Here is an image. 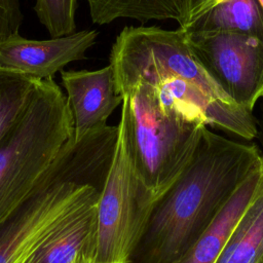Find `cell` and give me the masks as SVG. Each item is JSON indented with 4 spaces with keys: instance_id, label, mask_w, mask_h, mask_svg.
<instances>
[{
    "instance_id": "obj_14",
    "label": "cell",
    "mask_w": 263,
    "mask_h": 263,
    "mask_svg": "<svg viewBox=\"0 0 263 263\" xmlns=\"http://www.w3.org/2000/svg\"><path fill=\"white\" fill-rule=\"evenodd\" d=\"M231 31L263 42V7L258 0H225L186 31Z\"/></svg>"
},
{
    "instance_id": "obj_1",
    "label": "cell",
    "mask_w": 263,
    "mask_h": 263,
    "mask_svg": "<svg viewBox=\"0 0 263 263\" xmlns=\"http://www.w3.org/2000/svg\"><path fill=\"white\" fill-rule=\"evenodd\" d=\"M109 65L116 93L151 85L166 114L203 122L245 140L257 137V119L237 105L192 51L185 30L126 26L112 44Z\"/></svg>"
},
{
    "instance_id": "obj_12",
    "label": "cell",
    "mask_w": 263,
    "mask_h": 263,
    "mask_svg": "<svg viewBox=\"0 0 263 263\" xmlns=\"http://www.w3.org/2000/svg\"><path fill=\"white\" fill-rule=\"evenodd\" d=\"M92 23L106 25L121 17L144 24L172 20L185 28L187 0H86Z\"/></svg>"
},
{
    "instance_id": "obj_7",
    "label": "cell",
    "mask_w": 263,
    "mask_h": 263,
    "mask_svg": "<svg viewBox=\"0 0 263 263\" xmlns=\"http://www.w3.org/2000/svg\"><path fill=\"white\" fill-rule=\"evenodd\" d=\"M188 43L224 91L253 113L263 98V42L231 31H186Z\"/></svg>"
},
{
    "instance_id": "obj_19",
    "label": "cell",
    "mask_w": 263,
    "mask_h": 263,
    "mask_svg": "<svg viewBox=\"0 0 263 263\" xmlns=\"http://www.w3.org/2000/svg\"><path fill=\"white\" fill-rule=\"evenodd\" d=\"M263 147V109L261 111V117L259 121H257V137Z\"/></svg>"
},
{
    "instance_id": "obj_13",
    "label": "cell",
    "mask_w": 263,
    "mask_h": 263,
    "mask_svg": "<svg viewBox=\"0 0 263 263\" xmlns=\"http://www.w3.org/2000/svg\"><path fill=\"white\" fill-rule=\"evenodd\" d=\"M216 263H263V173Z\"/></svg>"
},
{
    "instance_id": "obj_16",
    "label": "cell",
    "mask_w": 263,
    "mask_h": 263,
    "mask_svg": "<svg viewBox=\"0 0 263 263\" xmlns=\"http://www.w3.org/2000/svg\"><path fill=\"white\" fill-rule=\"evenodd\" d=\"M77 0H36L35 13L51 38L75 33Z\"/></svg>"
},
{
    "instance_id": "obj_9",
    "label": "cell",
    "mask_w": 263,
    "mask_h": 263,
    "mask_svg": "<svg viewBox=\"0 0 263 263\" xmlns=\"http://www.w3.org/2000/svg\"><path fill=\"white\" fill-rule=\"evenodd\" d=\"M62 82L74 120V136L107 124L113 111L123 103L115 91V78L110 65L99 70L62 71Z\"/></svg>"
},
{
    "instance_id": "obj_5",
    "label": "cell",
    "mask_w": 263,
    "mask_h": 263,
    "mask_svg": "<svg viewBox=\"0 0 263 263\" xmlns=\"http://www.w3.org/2000/svg\"><path fill=\"white\" fill-rule=\"evenodd\" d=\"M118 126L137 174L157 199L188 165L208 124L165 114L154 88L140 83L123 98Z\"/></svg>"
},
{
    "instance_id": "obj_18",
    "label": "cell",
    "mask_w": 263,
    "mask_h": 263,
    "mask_svg": "<svg viewBox=\"0 0 263 263\" xmlns=\"http://www.w3.org/2000/svg\"><path fill=\"white\" fill-rule=\"evenodd\" d=\"M223 1L225 0H187V21L183 30L190 28L195 21Z\"/></svg>"
},
{
    "instance_id": "obj_4",
    "label": "cell",
    "mask_w": 263,
    "mask_h": 263,
    "mask_svg": "<svg viewBox=\"0 0 263 263\" xmlns=\"http://www.w3.org/2000/svg\"><path fill=\"white\" fill-rule=\"evenodd\" d=\"M73 136L67 97L53 78L39 80L26 107L0 139V225L40 189L60 150Z\"/></svg>"
},
{
    "instance_id": "obj_8",
    "label": "cell",
    "mask_w": 263,
    "mask_h": 263,
    "mask_svg": "<svg viewBox=\"0 0 263 263\" xmlns=\"http://www.w3.org/2000/svg\"><path fill=\"white\" fill-rule=\"evenodd\" d=\"M98 31L82 30L47 40L27 39L20 34L0 40V69L37 80L53 78L71 62L86 59Z\"/></svg>"
},
{
    "instance_id": "obj_15",
    "label": "cell",
    "mask_w": 263,
    "mask_h": 263,
    "mask_svg": "<svg viewBox=\"0 0 263 263\" xmlns=\"http://www.w3.org/2000/svg\"><path fill=\"white\" fill-rule=\"evenodd\" d=\"M39 80L0 69V139L17 119Z\"/></svg>"
},
{
    "instance_id": "obj_10",
    "label": "cell",
    "mask_w": 263,
    "mask_h": 263,
    "mask_svg": "<svg viewBox=\"0 0 263 263\" xmlns=\"http://www.w3.org/2000/svg\"><path fill=\"white\" fill-rule=\"evenodd\" d=\"M97 203L53 232L22 263H96Z\"/></svg>"
},
{
    "instance_id": "obj_6",
    "label": "cell",
    "mask_w": 263,
    "mask_h": 263,
    "mask_svg": "<svg viewBox=\"0 0 263 263\" xmlns=\"http://www.w3.org/2000/svg\"><path fill=\"white\" fill-rule=\"evenodd\" d=\"M155 200L118 138L97 203L96 263H129Z\"/></svg>"
},
{
    "instance_id": "obj_17",
    "label": "cell",
    "mask_w": 263,
    "mask_h": 263,
    "mask_svg": "<svg viewBox=\"0 0 263 263\" xmlns=\"http://www.w3.org/2000/svg\"><path fill=\"white\" fill-rule=\"evenodd\" d=\"M23 20L21 0H0V40L20 34Z\"/></svg>"
},
{
    "instance_id": "obj_2",
    "label": "cell",
    "mask_w": 263,
    "mask_h": 263,
    "mask_svg": "<svg viewBox=\"0 0 263 263\" xmlns=\"http://www.w3.org/2000/svg\"><path fill=\"white\" fill-rule=\"evenodd\" d=\"M263 161L256 145L202 129L195 152L153 205L129 263H173L211 226Z\"/></svg>"
},
{
    "instance_id": "obj_20",
    "label": "cell",
    "mask_w": 263,
    "mask_h": 263,
    "mask_svg": "<svg viewBox=\"0 0 263 263\" xmlns=\"http://www.w3.org/2000/svg\"><path fill=\"white\" fill-rule=\"evenodd\" d=\"M258 1H259V3L261 4V6L263 7V0H258Z\"/></svg>"
},
{
    "instance_id": "obj_3",
    "label": "cell",
    "mask_w": 263,
    "mask_h": 263,
    "mask_svg": "<svg viewBox=\"0 0 263 263\" xmlns=\"http://www.w3.org/2000/svg\"><path fill=\"white\" fill-rule=\"evenodd\" d=\"M108 153L95 132L73 136L60 150L40 189L0 225V263H22L53 232L100 196L91 181L103 180Z\"/></svg>"
},
{
    "instance_id": "obj_11",
    "label": "cell",
    "mask_w": 263,
    "mask_h": 263,
    "mask_svg": "<svg viewBox=\"0 0 263 263\" xmlns=\"http://www.w3.org/2000/svg\"><path fill=\"white\" fill-rule=\"evenodd\" d=\"M263 161L237 189L211 226L173 263H216L262 177Z\"/></svg>"
}]
</instances>
